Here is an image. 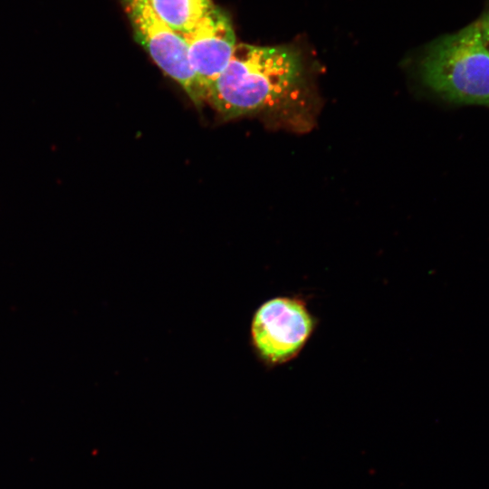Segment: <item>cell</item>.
Masks as SVG:
<instances>
[{
	"instance_id": "obj_1",
	"label": "cell",
	"mask_w": 489,
	"mask_h": 489,
	"mask_svg": "<svg viewBox=\"0 0 489 489\" xmlns=\"http://www.w3.org/2000/svg\"><path fill=\"white\" fill-rule=\"evenodd\" d=\"M300 55L289 47L236 44L206 100L225 120L293 105L306 91Z\"/></svg>"
},
{
	"instance_id": "obj_2",
	"label": "cell",
	"mask_w": 489,
	"mask_h": 489,
	"mask_svg": "<svg viewBox=\"0 0 489 489\" xmlns=\"http://www.w3.org/2000/svg\"><path fill=\"white\" fill-rule=\"evenodd\" d=\"M422 76L448 101L489 107V52L476 24L436 42L423 60Z\"/></svg>"
},
{
	"instance_id": "obj_3",
	"label": "cell",
	"mask_w": 489,
	"mask_h": 489,
	"mask_svg": "<svg viewBox=\"0 0 489 489\" xmlns=\"http://www.w3.org/2000/svg\"><path fill=\"white\" fill-rule=\"evenodd\" d=\"M306 302L297 296H279L264 302L254 312L251 339L258 356L269 366L295 359L315 327Z\"/></svg>"
},
{
	"instance_id": "obj_4",
	"label": "cell",
	"mask_w": 489,
	"mask_h": 489,
	"mask_svg": "<svg viewBox=\"0 0 489 489\" xmlns=\"http://www.w3.org/2000/svg\"><path fill=\"white\" fill-rule=\"evenodd\" d=\"M137 41L166 75L179 84L190 100L201 105L206 100L190 65L186 43L163 22L148 0H122Z\"/></svg>"
},
{
	"instance_id": "obj_5",
	"label": "cell",
	"mask_w": 489,
	"mask_h": 489,
	"mask_svg": "<svg viewBox=\"0 0 489 489\" xmlns=\"http://www.w3.org/2000/svg\"><path fill=\"white\" fill-rule=\"evenodd\" d=\"M192 70L206 100L208 89L229 63L236 46L228 17L215 5L181 34Z\"/></svg>"
},
{
	"instance_id": "obj_6",
	"label": "cell",
	"mask_w": 489,
	"mask_h": 489,
	"mask_svg": "<svg viewBox=\"0 0 489 489\" xmlns=\"http://www.w3.org/2000/svg\"><path fill=\"white\" fill-rule=\"evenodd\" d=\"M156 14L175 32L191 29L213 6L211 0H148Z\"/></svg>"
},
{
	"instance_id": "obj_7",
	"label": "cell",
	"mask_w": 489,
	"mask_h": 489,
	"mask_svg": "<svg viewBox=\"0 0 489 489\" xmlns=\"http://www.w3.org/2000/svg\"><path fill=\"white\" fill-rule=\"evenodd\" d=\"M485 48L489 52V8L483 16L475 22Z\"/></svg>"
}]
</instances>
